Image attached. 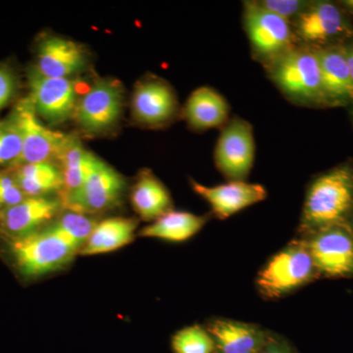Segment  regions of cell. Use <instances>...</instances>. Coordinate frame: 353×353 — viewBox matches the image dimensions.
<instances>
[{"label":"cell","mask_w":353,"mask_h":353,"mask_svg":"<svg viewBox=\"0 0 353 353\" xmlns=\"http://www.w3.org/2000/svg\"><path fill=\"white\" fill-rule=\"evenodd\" d=\"M353 205V172L338 167L318 176L311 183L304 201L301 227L308 233L347 224Z\"/></svg>","instance_id":"obj_1"},{"label":"cell","mask_w":353,"mask_h":353,"mask_svg":"<svg viewBox=\"0 0 353 353\" xmlns=\"http://www.w3.org/2000/svg\"><path fill=\"white\" fill-rule=\"evenodd\" d=\"M81 248L52 224L11 243L18 269L30 278L60 270L80 253Z\"/></svg>","instance_id":"obj_2"},{"label":"cell","mask_w":353,"mask_h":353,"mask_svg":"<svg viewBox=\"0 0 353 353\" xmlns=\"http://www.w3.org/2000/svg\"><path fill=\"white\" fill-rule=\"evenodd\" d=\"M269 73L283 94L299 103L326 101L316 50L292 48L269 62Z\"/></svg>","instance_id":"obj_3"},{"label":"cell","mask_w":353,"mask_h":353,"mask_svg":"<svg viewBox=\"0 0 353 353\" xmlns=\"http://www.w3.org/2000/svg\"><path fill=\"white\" fill-rule=\"evenodd\" d=\"M125 189L124 176L95 155L82 187L59 199L65 210L92 216L119 205Z\"/></svg>","instance_id":"obj_4"},{"label":"cell","mask_w":353,"mask_h":353,"mask_svg":"<svg viewBox=\"0 0 353 353\" xmlns=\"http://www.w3.org/2000/svg\"><path fill=\"white\" fill-rule=\"evenodd\" d=\"M10 114L22 137V153L14 166L41 162L58 165L72 134L55 131L46 126L34 111L28 97L20 99Z\"/></svg>","instance_id":"obj_5"},{"label":"cell","mask_w":353,"mask_h":353,"mask_svg":"<svg viewBox=\"0 0 353 353\" xmlns=\"http://www.w3.org/2000/svg\"><path fill=\"white\" fill-rule=\"evenodd\" d=\"M124 103L122 83L112 78H99L79 97L73 119L85 134L101 136L119 123Z\"/></svg>","instance_id":"obj_6"},{"label":"cell","mask_w":353,"mask_h":353,"mask_svg":"<svg viewBox=\"0 0 353 353\" xmlns=\"http://www.w3.org/2000/svg\"><path fill=\"white\" fill-rule=\"evenodd\" d=\"M317 273L307 243L299 241L274 255L256 282L264 296L275 299L306 284Z\"/></svg>","instance_id":"obj_7"},{"label":"cell","mask_w":353,"mask_h":353,"mask_svg":"<svg viewBox=\"0 0 353 353\" xmlns=\"http://www.w3.org/2000/svg\"><path fill=\"white\" fill-rule=\"evenodd\" d=\"M28 97L44 123L57 126L73 119L80 97L73 79L50 78L31 68L28 73Z\"/></svg>","instance_id":"obj_8"},{"label":"cell","mask_w":353,"mask_h":353,"mask_svg":"<svg viewBox=\"0 0 353 353\" xmlns=\"http://www.w3.org/2000/svg\"><path fill=\"white\" fill-rule=\"evenodd\" d=\"M243 24L253 51L268 63L294 48L296 36L290 23L257 2H245Z\"/></svg>","instance_id":"obj_9"},{"label":"cell","mask_w":353,"mask_h":353,"mask_svg":"<svg viewBox=\"0 0 353 353\" xmlns=\"http://www.w3.org/2000/svg\"><path fill=\"white\" fill-rule=\"evenodd\" d=\"M216 167L229 181H245L255 160L252 125L234 117L222 128L215 146Z\"/></svg>","instance_id":"obj_10"},{"label":"cell","mask_w":353,"mask_h":353,"mask_svg":"<svg viewBox=\"0 0 353 353\" xmlns=\"http://www.w3.org/2000/svg\"><path fill=\"white\" fill-rule=\"evenodd\" d=\"M307 245L318 273L332 278L353 275V234L347 224L315 232Z\"/></svg>","instance_id":"obj_11"},{"label":"cell","mask_w":353,"mask_h":353,"mask_svg":"<svg viewBox=\"0 0 353 353\" xmlns=\"http://www.w3.org/2000/svg\"><path fill=\"white\" fill-rule=\"evenodd\" d=\"M131 108L137 123L158 128L174 119L178 114L179 103L170 83L159 77L148 76L134 85Z\"/></svg>","instance_id":"obj_12"},{"label":"cell","mask_w":353,"mask_h":353,"mask_svg":"<svg viewBox=\"0 0 353 353\" xmlns=\"http://www.w3.org/2000/svg\"><path fill=\"white\" fill-rule=\"evenodd\" d=\"M88 53L83 44L46 34L37 44L36 64L32 68L50 78L73 79L87 69Z\"/></svg>","instance_id":"obj_13"},{"label":"cell","mask_w":353,"mask_h":353,"mask_svg":"<svg viewBox=\"0 0 353 353\" xmlns=\"http://www.w3.org/2000/svg\"><path fill=\"white\" fill-rule=\"evenodd\" d=\"M192 187L208 202L213 214L219 219H228L243 209L263 201L267 196L263 185L245 181H230L213 187L192 181Z\"/></svg>","instance_id":"obj_14"},{"label":"cell","mask_w":353,"mask_h":353,"mask_svg":"<svg viewBox=\"0 0 353 353\" xmlns=\"http://www.w3.org/2000/svg\"><path fill=\"white\" fill-rule=\"evenodd\" d=\"M60 208L59 199L27 197L16 205L0 210V229L12 240L24 238L50 223Z\"/></svg>","instance_id":"obj_15"},{"label":"cell","mask_w":353,"mask_h":353,"mask_svg":"<svg viewBox=\"0 0 353 353\" xmlns=\"http://www.w3.org/2000/svg\"><path fill=\"white\" fill-rule=\"evenodd\" d=\"M294 36L308 44H324L345 34L347 21L338 6L331 2L309 4L294 22Z\"/></svg>","instance_id":"obj_16"},{"label":"cell","mask_w":353,"mask_h":353,"mask_svg":"<svg viewBox=\"0 0 353 353\" xmlns=\"http://www.w3.org/2000/svg\"><path fill=\"white\" fill-rule=\"evenodd\" d=\"M230 105L222 94L210 87L194 90L188 97L183 116L196 131L224 128L229 122Z\"/></svg>","instance_id":"obj_17"},{"label":"cell","mask_w":353,"mask_h":353,"mask_svg":"<svg viewBox=\"0 0 353 353\" xmlns=\"http://www.w3.org/2000/svg\"><path fill=\"white\" fill-rule=\"evenodd\" d=\"M208 331L214 353H261L268 339L259 327L234 320H213Z\"/></svg>","instance_id":"obj_18"},{"label":"cell","mask_w":353,"mask_h":353,"mask_svg":"<svg viewBox=\"0 0 353 353\" xmlns=\"http://www.w3.org/2000/svg\"><path fill=\"white\" fill-rule=\"evenodd\" d=\"M321 68L323 90L326 101H353V81L348 69L345 48L316 50Z\"/></svg>","instance_id":"obj_19"},{"label":"cell","mask_w":353,"mask_h":353,"mask_svg":"<svg viewBox=\"0 0 353 353\" xmlns=\"http://www.w3.org/2000/svg\"><path fill=\"white\" fill-rule=\"evenodd\" d=\"M131 203L134 212L143 221H155L172 211L170 192L150 170H143L131 190Z\"/></svg>","instance_id":"obj_20"},{"label":"cell","mask_w":353,"mask_h":353,"mask_svg":"<svg viewBox=\"0 0 353 353\" xmlns=\"http://www.w3.org/2000/svg\"><path fill=\"white\" fill-rule=\"evenodd\" d=\"M138 221L134 218L113 217L97 223L90 238L81 248L83 256L115 252L131 243Z\"/></svg>","instance_id":"obj_21"},{"label":"cell","mask_w":353,"mask_h":353,"mask_svg":"<svg viewBox=\"0 0 353 353\" xmlns=\"http://www.w3.org/2000/svg\"><path fill=\"white\" fill-rule=\"evenodd\" d=\"M20 189L27 197H44L63 190L64 181L61 169L57 163L21 164L8 167Z\"/></svg>","instance_id":"obj_22"},{"label":"cell","mask_w":353,"mask_h":353,"mask_svg":"<svg viewBox=\"0 0 353 353\" xmlns=\"http://www.w3.org/2000/svg\"><path fill=\"white\" fill-rule=\"evenodd\" d=\"M205 224L206 218L203 216L172 210L143 228L139 234L143 238L182 243L196 236Z\"/></svg>","instance_id":"obj_23"},{"label":"cell","mask_w":353,"mask_h":353,"mask_svg":"<svg viewBox=\"0 0 353 353\" xmlns=\"http://www.w3.org/2000/svg\"><path fill=\"white\" fill-rule=\"evenodd\" d=\"M94 157V153L85 150L78 137L72 134L58 161L64 181L63 190L59 197L70 196L82 187Z\"/></svg>","instance_id":"obj_24"},{"label":"cell","mask_w":353,"mask_h":353,"mask_svg":"<svg viewBox=\"0 0 353 353\" xmlns=\"http://www.w3.org/2000/svg\"><path fill=\"white\" fill-rule=\"evenodd\" d=\"M175 353H214V343L208 330L199 325L179 331L172 339Z\"/></svg>","instance_id":"obj_25"},{"label":"cell","mask_w":353,"mask_h":353,"mask_svg":"<svg viewBox=\"0 0 353 353\" xmlns=\"http://www.w3.org/2000/svg\"><path fill=\"white\" fill-rule=\"evenodd\" d=\"M97 223L99 222L90 215L67 210V212L60 216L52 225L65 236L76 241L83 248Z\"/></svg>","instance_id":"obj_26"},{"label":"cell","mask_w":353,"mask_h":353,"mask_svg":"<svg viewBox=\"0 0 353 353\" xmlns=\"http://www.w3.org/2000/svg\"><path fill=\"white\" fill-rule=\"evenodd\" d=\"M22 153V137L13 116L0 121V167H12Z\"/></svg>","instance_id":"obj_27"},{"label":"cell","mask_w":353,"mask_h":353,"mask_svg":"<svg viewBox=\"0 0 353 353\" xmlns=\"http://www.w3.org/2000/svg\"><path fill=\"white\" fill-rule=\"evenodd\" d=\"M257 3L265 10L290 23V21L294 22L296 20L310 2L301 0H262L257 1Z\"/></svg>","instance_id":"obj_28"},{"label":"cell","mask_w":353,"mask_h":353,"mask_svg":"<svg viewBox=\"0 0 353 353\" xmlns=\"http://www.w3.org/2000/svg\"><path fill=\"white\" fill-rule=\"evenodd\" d=\"M27 199L10 169L0 171V210L16 205Z\"/></svg>","instance_id":"obj_29"},{"label":"cell","mask_w":353,"mask_h":353,"mask_svg":"<svg viewBox=\"0 0 353 353\" xmlns=\"http://www.w3.org/2000/svg\"><path fill=\"white\" fill-rule=\"evenodd\" d=\"M17 75L10 67L0 64V111L12 102L17 94Z\"/></svg>","instance_id":"obj_30"},{"label":"cell","mask_w":353,"mask_h":353,"mask_svg":"<svg viewBox=\"0 0 353 353\" xmlns=\"http://www.w3.org/2000/svg\"><path fill=\"white\" fill-rule=\"evenodd\" d=\"M261 353H290L289 350H287L284 345L279 343L278 341L269 340L267 339L266 343H265L263 350Z\"/></svg>","instance_id":"obj_31"},{"label":"cell","mask_w":353,"mask_h":353,"mask_svg":"<svg viewBox=\"0 0 353 353\" xmlns=\"http://www.w3.org/2000/svg\"><path fill=\"white\" fill-rule=\"evenodd\" d=\"M345 58H347L348 69L353 81V44L345 48Z\"/></svg>","instance_id":"obj_32"},{"label":"cell","mask_w":353,"mask_h":353,"mask_svg":"<svg viewBox=\"0 0 353 353\" xmlns=\"http://www.w3.org/2000/svg\"><path fill=\"white\" fill-rule=\"evenodd\" d=\"M343 6H345V8H347L350 13L353 14V0L343 1Z\"/></svg>","instance_id":"obj_33"}]
</instances>
